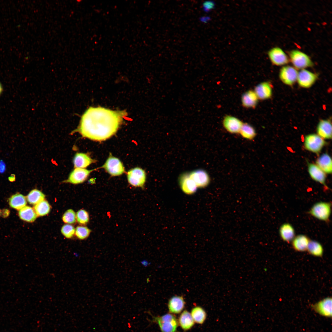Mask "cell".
Returning <instances> with one entry per match:
<instances>
[{
  "instance_id": "obj_11",
  "label": "cell",
  "mask_w": 332,
  "mask_h": 332,
  "mask_svg": "<svg viewBox=\"0 0 332 332\" xmlns=\"http://www.w3.org/2000/svg\"><path fill=\"white\" fill-rule=\"evenodd\" d=\"M93 170H88L85 168H75L70 173L68 178L64 182L75 184L82 183Z\"/></svg>"
},
{
  "instance_id": "obj_3",
  "label": "cell",
  "mask_w": 332,
  "mask_h": 332,
  "mask_svg": "<svg viewBox=\"0 0 332 332\" xmlns=\"http://www.w3.org/2000/svg\"><path fill=\"white\" fill-rule=\"evenodd\" d=\"M289 55L290 61L296 69H304L313 65L310 57L300 50H292L290 52Z\"/></svg>"
},
{
  "instance_id": "obj_12",
  "label": "cell",
  "mask_w": 332,
  "mask_h": 332,
  "mask_svg": "<svg viewBox=\"0 0 332 332\" xmlns=\"http://www.w3.org/2000/svg\"><path fill=\"white\" fill-rule=\"evenodd\" d=\"M317 77L316 74L304 69L298 72L297 81L300 86L308 88L314 84Z\"/></svg>"
},
{
  "instance_id": "obj_14",
  "label": "cell",
  "mask_w": 332,
  "mask_h": 332,
  "mask_svg": "<svg viewBox=\"0 0 332 332\" xmlns=\"http://www.w3.org/2000/svg\"><path fill=\"white\" fill-rule=\"evenodd\" d=\"M179 183L182 191L186 194H194L197 191V187L190 177L189 173H184L181 175L179 178Z\"/></svg>"
},
{
  "instance_id": "obj_33",
  "label": "cell",
  "mask_w": 332,
  "mask_h": 332,
  "mask_svg": "<svg viewBox=\"0 0 332 332\" xmlns=\"http://www.w3.org/2000/svg\"><path fill=\"white\" fill-rule=\"evenodd\" d=\"M91 231V230L87 227L78 226L76 228L75 234L78 239H84L89 236Z\"/></svg>"
},
{
  "instance_id": "obj_17",
  "label": "cell",
  "mask_w": 332,
  "mask_h": 332,
  "mask_svg": "<svg viewBox=\"0 0 332 332\" xmlns=\"http://www.w3.org/2000/svg\"><path fill=\"white\" fill-rule=\"evenodd\" d=\"M254 90L259 100H267L272 96V86L268 81H264L258 84L255 87Z\"/></svg>"
},
{
  "instance_id": "obj_5",
  "label": "cell",
  "mask_w": 332,
  "mask_h": 332,
  "mask_svg": "<svg viewBox=\"0 0 332 332\" xmlns=\"http://www.w3.org/2000/svg\"><path fill=\"white\" fill-rule=\"evenodd\" d=\"M326 143L317 134L312 133L305 136L304 146L306 150L318 155Z\"/></svg>"
},
{
  "instance_id": "obj_31",
  "label": "cell",
  "mask_w": 332,
  "mask_h": 332,
  "mask_svg": "<svg viewBox=\"0 0 332 332\" xmlns=\"http://www.w3.org/2000/svg\"><path fill=\"white\" fill-rule=\"evenodd\" d=\"M45 195L37 189L31 190L27 196L28 202L30 204L35 205L44 200Z\"/></svg>"
},
{
  "instance_id": "obj_25",
  "label": "cell",
  "mask_w": 332,
  "mask_h": 332,
  "mask_svg": "<svg viewBox=\"0 0 332 332\" xmlns=\"http://www.w3.org/2000/svg\"><path fill=\"white\" fill-rule=\"evenodd\" d=\"M18 214L21 219L29 222L34 221L38 216L34 210L29 206H25L20 209Z\"/></svg>"
},
{
  "instance_id": "obj_18",
  "label": "cell",
  "mask_w": 332,
  "mask_h": 332,
  "mask_svg": "<svg viewBox=\"0 0 332 332\" xmlns=\"http://www.w3.org/2000/svg\"><path fill=\"white\" fill-rule=\"evenodd\" d=\"M317 134L324 139L332 138V124L330 120L322 119L319 121L317 128Z\"/></svg>"
},
{
  "instance_id": "obj_24",
  "label": "cell",
  "mask_w": 332,
  "mask_h": 332,
  "mask_svg": "<svg viewBox=\"0 0 332 332\" xmlns=\"http://www.w3.org/2000/svg\"><path fill=\"white\" fill-rule=\"evenodd\" d=\"M279 234L282 240L289 243L295 237V230L293 226L290 223L283 224L279 229Z\"/></svg>"
},
{
  "instance_id": "obj_34",
  "label": "cell",
  "mask_w": 332,
  "mask_h": 332,
  "mask_svg": "<svg viewBox=\"0 0 332 332\" xmlns=\"http://www.w3.org/2000/svg\"><path fill=\"white\" fill-rule=\"evenodd\" d=\"M62 219L63 221L67 223H74L76 221V215L71 209L68 210L63 214Z\"/></svg>"
},
{
  "instance_id": "obj_28",
  "label": "cell",
  "mask_w": 332,
  "mask_h": 332,
  "mask_svg": "<svg viewBox=\"0 0 332 332\" xmlns=\"http://www.w3.org/2000/svg\"><path fill=\"white\" fill-rule=\"evenodd\" d=\"M239 133L243 138L249 140L254 139L256 135L255 128L251 124L247 123H243Z\"/></svg>"
},
{
  "instance_id": "obj_21",
  "label": "cell",
  "mask_w": 332,
  "mask_h": 332,
  "mask_svg": "<svg viewBox=\"0 0 332 332\" xmlns=\"http://www.w3.org/2000/svg\"><path fill=\"white\" fill-rule=\"evenodd\" d=\"M185 304V301L182 296H174L168 301V306L169 311L174 314H179L184 309Z\"/></svg>"
},
{
  "instance_id": "obj_13",
  "label": "cell",
  "mask_w": 332,
  "mask_h": 332,
  "mask_svg": "<svg viewBox=\"0 0 332 332\" xmlns=\"http://www.w3.org/2000/svg\"><path fill=\"white\" fill-rule=\"evenodd\" d=\"M332 298H324L311 306L312 309L320 315L328 317H331Z\"/></svg>"
},
{
  "instance_id": "obj_29",
  "label": "cell",
  "mask_w": 332,
  "mask_h": 332,
  "mask_svg": "<svg viewBox=\"0 0 332 332\" xmlns=\"http://www.w3.org/2000/svg\"><path fill=\"white\" fill-rule=\"evenodd\" d=\"M306 251L310 254L316 257H322L323 253L322 245L315 240H310Z\"/></svg>"
},
{
  "instance_id": "obj_30",
  "label": "cell",
  "mask_w": 332,
  "mask_h": 332,
  "mask_svg": "<svg viewBox=\"0 0 332 332\" xmlns=\"http://www.w3.org/2000/svg\"><path fill=\"white\" fill-rule=\"evenodd\" d=\"M191 316L196 322L202 324L206 318L207 314L205 310L201 307L196 306L192 310Z\"/></svg>"
},
{
  "instance_id": "obj_10",
  "label": "cell",
  "mask_w": 332,
  "mask_h": 332,
  "mask_svg": "<svg viewBox=\"0 0 332 332\" xmlns=\"http://www.w3.org/2000/svg\"><path fill=\"white\" fill-rule=\"evenodd\" d=\"M243 124L239 118L230 115L225 116L222 121L224 128L228 132L232 134L239 133Z\"/></svg>"
},
{
  "instance_id": "obj_39",
  "label": "cell",
  "mask_w": 332,
  "mask_h": 332,
  "mask_svg": "<svg viewBox=\"0 0 332 332\" xmlns=\"http://www.w3.org/2000/svg\"><path fill=\"white\" fill-rule=\"evenodd\" d=\"M15 179V175L14 174H11L8 178L9 180L11 182L14 181Z\"/></svg>"
},
{
  "instance_id": "obj_20",
  "label": "cell",
  "mask_w": 332,
  "mask_h": 332,
  "mask_svg": "<svg viewBox=\"0 0 332 332\" xmlns=\"http://www.w3.org/2000/svg\"><path fill=\"white\" fill-rule=\"evenodd\" d=\"M96 161L87 154L80 152L76 153L73 159L74 168H85Z\"/></svg>"
},
{
  "instance_id": "obj_9",
  "label": "cell",
  "mask_w": 332,
  "mask_h": 332,
  "mask_svg": "<svg viewBox=\"0 0 332 332\" xmlns=\"http://www.w3.org/2000/svg\"><path fill=\"white\" fill-rule=\"evenodd\" d=\"M271 62L277 66H282L288 63L289 59L287 55L281 48L274 47L270 49L268 53Z\"/></svg>"
},
{
  "instance_id": "obj_4",
  "label": "cell",
  "mask_w": 332,
  "mask_h": 332,
  "mask_svg": "<svg viewBox=\"0 0 332 332\" xmlns=\"http://www.w3.org/2000/svg\"><path fill=\"white\" fill-rule=\"evenodd\" d=\"M153 321L158 324L161 332H176L178 322L176 317L167 314L160 317H154Z\"/></svg>"
},
{
  "instance_id": "obj_22",
  "label": "cell",
  "mask_w": 332,
  "mask_h": 332,
  "mask_svg": "<svg viewBox=\"0 0 332 332\" xmlns=\"http://www.w3.org/2000/svg\"><path fill=\"white\" fill-rule=\"evenodd\" d=\"M310 240L306 235H298L295 236L292 241L293 248L296 251L303 252L307 250Z\"/></svg>"
},
{
  "instance_id": "obj_19",
  "label": "cell",
  "mask_w": 332,
  "mask_h": 332,
  "mask_svg": "<svg viewBox=\"0 0 332 332\" xmlns=\"http://www.w3.org/2000/svg\"><path fill=\"white\" fill-rule=\"evenodd\" d=\"M258 98L254 90H249L242 95L241 102L242 106L246 108H255L258 103Z\"/></svg>"
},
{
  "instance_id": "obj_27",
  "label": "cell",
  "mask_w": 332,
  "mask_h": 332,
  "mask_svg": "<svg viewBox=\"0 0 332 332\" xmlns=\"http://www.w3.org/2000/svg\"><path fill=\"white\" fill-rule=\"evenodd\" d=\"M9 202L10 207L17 210H20L25 206L27 203L25 197L19 193L12 195Z\"/></svg>"
},
{
  "instance_id": "obj_26",
  "label": "cell",
  "mask_w": 332,
  "mask_h": 332,
  "mask_svg": "<svg viewBox=\"0 0 332 332\" xmlns=\"http://www.w3.org/2000/svg\"><path fill=\"white\" fill-rule=\"evenodd\" d=\"M179 321L180 326L184 330L190 329L194 324L191 314L186 310L184 311L181 314Z\"/></svg>"
},
{
  "instance_id": "obj_2",
  "label": "cell",
  "mask_w": 332,
  "mask_h": 332,
  "mask_svg": "<svg viewBox=\"0 0 332 332\" xmlns=\"http://www.w3.org/2000/svg\"><path fill=\"white\" fill-rule=\"evenodd\" d=\"M330 202H319L313 205L308 213L312 216L327 223L329 221L331 212Z\"/></svg>"
},
{
  "instance_id": "obj_37",
  "label": "cell",
  "mask_w": 332,
  "mask_h": 332,
  "mask_svg": "<svg viewBox=\"0 0 332 332\" xmlns=\"http://www.w3.org/2000/svg\"><path fill=\"white\" fill-rule=\"evenodd\" d=\"M204 10L206 12L212 9L213 6L212 3L210 2H206L203 4Z\"/></svg>"
},
{
  "instance_id": "obj_36",
  "label": "cell",
  "mask_w": 332,
  "mask_h": 332,
  "mask_svg": "<svg viewBox=\"0 0 332 332\" xmlns=\"http://www.w3.org/2000/svg\"><path fill=\"white\" fill-rule=\"evenodd\" d=\"M61 231L66 238L70 239L72 237L75 233V229L72 225L66 224L62 227Z\"/></svg>"
},
{
  "instance_id": "obj_6",
  "label": "cell",
  "mask_w": 332,
  "mask_h": 332,
  "mask_svg": "<svg viewBox=\"0 0 332 332\" xmlns=\"http://www.w3.org/2000/svg\"><path fill=\"white\" fill-rule=\"evenodd\" d=\"M102 167L113 176L121 175L125 172L124 167L121 161L113 156L111 153Z\"/></svg>"
},
{
  "instance_id": "obj_15",
  "label": "cell",
  "mask_w": 332,
  "mask_h": 332,
  "mask_svg": "<svg viewBox=\"0 0 332 332\" xmlns=\"http://www.w3.org/2000/svg\"><path fill=\"white\" fill-rule=\"evenodd\" d=\"M189 173L190 177L194 182L197 188L206 187L210 182V179L209 175L204 170H196Z\"/></svg>"
},
{
  "instance_id": "obj_23",
  "label": "cell",
  "mask_w": 332,
  "mask_h": 332,
  "mask_svg": "<svg viewBox=\"0 0 332 332\" xmlns=\"http://www.w3.org/2000/svg\"><path fill=\"white\" fill-rule=\"evenodd\" d=\"M316 165L325 173H332V164L331 157L327 153L322 154L317 159Z\"/></svg>"
},
{
  "instance_id": "obj_40",
  "label": "cell",
  "mask_w": 332,
  "mask_h": 332,
  "mask_svg": "<svg viewBox=\"0 0 332 332\" xmlns=\"http://www.w3.org/2000/svg\"><path fill=\"white\" fill-rule=\"evenodd\" d=\"M2 91V87L1 84L0 83V94Z\"/></svg>"
},
{
  "instance_id": "obj_7",
  "label": "cell",
  "mask_w": 332,
  "mask_h": 332,
  "mask_svg": "<svg viewBox=\"0 0 332 332\" xmlns=\"http://www.w3.org/2000/svg\"><path fill=\"white\" fill-rule=\"evenodd\" d=\"M128 182L135 187H143L145 183L146 175L144 171L136 167L129 170L127 173Z\"/></svg>"
},
{
  "instance_id": "obj_38",
  "label": "cell",
  "mask_w": 332,
  "mask_h": 332,
  "mask_svg": "<svg viewBox=\"0 0 332 332\" xmlns=\"http://www.w3.org/2000/svg\"><path fill=\"white\" fill-rule=\"evenodd\" d=\"M6 165L4 162L2 160L0 161V173H2L6 170Z\"/></svg>"
},
{
  "instance_id": "obj_32",
  "label": "cell",
  "mask_w": 332,
  "mask_h": 332,
  "mask_svg": "<svg viewBox=\"0 0 332 332\" xmlns=\"http://www.w3.org/2000/svg\"><path fill=\"white\" fill-rule=\"evenodd\" d=\"M50 207L46 200H43L35 205L34 210L38 216H43L50 211Z\"/></svg>"
},
{
  "instance_id": "obj_8",
  "label": "cell",
  "mask_w": 332,
  "mask_h": 332,
  "mask_svg": "<svg viewBox=\"0 0 332 332\" xmlns=\"http://www.w3.org/2000/svg\"><path fill=\"white\" fill-rule=\"evenodd\" d=\"M298 72L294 67L286 65L280 69L279 77L281 80L285 84L292 86L297 81Z\"/></svg>"
},
{
  "instance_id": "obj_1",
  "label": "cell",
  "mask_w": 332,
  "mask_h": 332,
  "mask_svg": "<svg viewBox=\"0 0 332 332\" xmlns=\"http://www.w3.org/2000/svg\"><path fill=\"white\" fill-rule=\"evenodd\" d=\"M124 111L113 110L102 107H90L82 115L77 128L72 132L98 141L115 134L126 115Z\"/></svg>"
},
{
  "instance_id": "obj_16",
  "label": "cell",
  "mask_w": 332,
  "mask_h": 332,
  "mask_svg": "<svg viewBox=\"0 0 332 332\" xmlns=\"http://www.w3.org/2000/svg\"><path fill=\"white\" fill-rule=\"evenodd\" d=\"M307 162L308 172L311 178L323 185L326 189L328 188L326 184V173L316 164Z\"/></svg>"
},
{
  "instance_id": "obj_35",
  "label": "cell",
  "mask_w": 332,
  "mask_h": 332,
  "mask_svg": "<svg viewBox=\"0 0 332 332\" xmlns=\"http://www.w3.org/2000/svg\"><path fill=\"white\" fill-rule=\"evenodd\" d=\"M76 218L78 223L81 224H85L89 221V214L83 209H81L77 212Z\"/></svg>"
}]
</instances>
